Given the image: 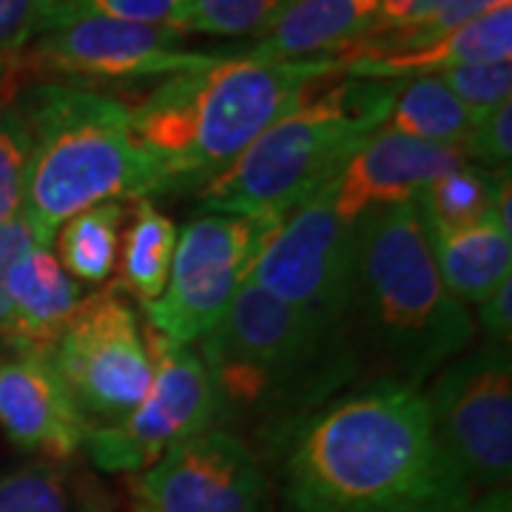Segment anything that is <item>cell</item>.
<instances>
[{
    "label": "cell",
    "mask_w": 512,
    "mask_h": 512,
    "mask_svg": "<svg viewBox=\"0 0 512 512\" xmlns=\"http://www.w3.org/2000/svg\"><path fill=\"white\" fill-rule=\"evenodd\" d=\"M430 239L441 279L461 305H481L512 276V234L493 217L456 231H430Z\"/></svg>",
    "instance_id": "d6986e66"
},
{
    "label": "cell",
    "mask_w": 512,
    "mask_h": 512,
    "mask_svg": "<svg viewBox=\"0 0 512 512\" xmlns=\"http://www.w3.org/2000/svg\"><path fill=\"white\" fill-rule=\"evenodd\" d=\"M18 100L32 126L20 214L37 245L52 248L60 225L86 208L165 194L163 168L137 143L120 100L72 83H40Z\"/></svg>",
    "instance_id": "277c9868"
},
{
    "label": "cell",
    "mask_w": 512,
    "mask_h": 512,
    "mask_svg": "<svg viewBox=\"0 0 512 512\" xmlns=\"http://www.w3.org/2000/svg\"><path fill=\"white\" fill-rule=\"evenodd\" d=\"M279 217L202 211L183 228L163 296L146 308L148 328L177 345H197L220 325Z\"/></svg>",
    "instance_id": "52a82bcc"
},
{
    "label": "cell",
    "mask_w": 512,
    "mask_h": 512,
    "mask_svg": "<svg viewBox=\"0 0 512 512\" xmlns=\"http://www.w3.org/2000/svg\"><path fill=\"white\" fill-rule=\"evenodd\" d=\"M49 362L92 430L126 419L154 379L146 333L120 288L86 296L49 350Z\"/></svg>",
    "instance_id": "ba28073f"
},
{
    "label": "cell",
    "mask_w": 512,
    "mask_h": 512,
    "mask_svg": "<svg viewBox=\"0 0 512 512\" xmlns=\"http://www.w3.org/2000/svg\"><path fill=\"white\" fill-rule=\"evenodd\" d=\"M495 171L464 163L421 191L419 205L430 231H456L490 217Z\"/></svg>",
    "instance_id": "603a6c76"
},
{
    "label": "cell",
    "mask_w": 512,
    "mask_h": 512,
    "mask_svg": "<svg viewBox=\"0 0 512 512\" xmlns=\"http://www.w3.org/2000/svg\"><path fill=\"white\" fill-rule=\"evenodd\" d=\"M126 228L123 202H103L74 214L57 231V262L74 282L103 285L120 262V239Z\"/></svg>",
    "instance_id": "44dd1931"
},
{
    "label": "cell",
    "mask_w": 512,
    "mask_h": 512,
    "mask_svg": "<svg viewBox=\"0 0 512 512\" xmlns=\"http://www.w3.org/2000/svg\"><path fill=\"white\" fill-rule=\"evenodd\" d=\"M197 350L217 390L220 424L325 399L353 373L350 333L245 282Z\"/></svg>",
    "instance_id": "8992f818"
},
{
    "label": "cell",
    "mask_w": 512,
    "mask_h": 512,
    "mask_svg": "<svg viewBox=\"0 0 512 512\" xmlns=\"http://www.w3.org/2000/svg\"><path fill=\"white\" fill-rule=\"evenodd\" d=\"M441 83L456 94L458 100L476 114L495 109L512 100V63H470L436 74Z\"/></svg>",
    "instance_id": "f546056e"
},
{
    "label": "cell",
    "mask_w": 512,
    "mask_h": 512,
    "mask_svg": "<svg viewBox=\"0 0 512 512\" xmlns=\"http://www.w3.org/2000/svg\"><path fill=\"white\" fill-rule=\"evenodd\" d=\"M0 512H94L63 461H32L0 476Z\"/></svg>",
    "instance_id": "cb8c5ba5"
},
{
    "label": "cell",
    "mask_w": 512,
    "mask_h": 512,
    "mask_svg": "<svg viewBox=\"0 0 512 512\" xmlns=\"http://www.w3.org/2000/svg\"><path fill=\"white\" fill-rule=\"evenodd\" d=\"M6 288L15 313V330L9 342L12 348L49 353L86 302L80 282H74L57 262L52 248L43 245H35L12 265Z\"/></svg>",
    "instance_id": "ac0fdd59"
},
{
    "label": "cell",
    "mask_w": 512,
    "mask_h": 512,
    "mask_svg": "<svg viewBox=\"0 0 512 512\" xmlns=\"http://www.w3.org/2000/svg\"><path fill=\"white\" fill-rule=\"evenodd\" d=\"M154 379L126 419L97 427L86 439L89 458L106 473H143L168 447L220 427L217 390L191 345L146 330Z\"/></svg>",
    "instance_id": "9c48e42d"
},
{
    "label": "cell",
    "mask_w": 512,
    "mask_h": 512,
    "mask_svg": "<svg viewBox=\"0 0 512 512\" xmlns=\"http://www.w3.org/2000/svg\"><path fill=\"white\" fill-rule=\"evenodd\" d=\"M265 470L245 441L214 427L168 447L137 481L134 512H265Z\"/></svg>",
    "instance_id": "4fadbf2b"
},
{
    "label": "cell",
    "mask_w": 512,
    "mask_h": 512,
    "mask_svg": "<svg viewBox=\"0 0 512 512\" xmlns=\"http://www.w3.org/2000/svg\"><path fill=\"white\" fill-rule=\"evenodd\" d=\"M177 239H180V231L171 217H165L154 202H137L134 217L128 222V228H123L120 271H123V285L143 305H151L163 296L174 251H177Z\"/></svg>",
    "instance_id": "7402d4cb"
},
{
    "label": "cell",
    "mask_w": 512,
    "mask_h": 512,
    "mask_svg": "<svg viewBox=\"0 0 512 512\" xmlns=\"http://www.w3.org/2000/svg\"><path fill=\"white\" fill-rule=\"evenodd\" d=\"M342 72L339 57L262 63L242 52L165 77L128 109L137 143L163 168L165 194L205 188L311 83Z\"/></svg>",
    "instance_id": "7a4b0ae2"
},
{
    "label": "cell",
    "mask_w": 512,
    "mask_h": 512,
    "mask_svg": "<svg viewBox=\"0 0 512 512\" xmlns=\"http://www.w3.org/2000/svg\"><path fill=\"white\" fill-rule=\"evenodd\" d=\"M461 154L470 165L484 171H504L512 160V100L484 111L473 131L461 143Z\"/></svg>",
    "instance_id": "4dcf8cb0"
},
{
    "label": "cell",
    "mask_w": 512,
    "mask_h": 512,
    "mask_svg": "<svg viewBox=\"0 0 512 512\" xmlns=\"http://www.w3.org/2000/svg\"><path fill=\"white\" fill-rule=\"evenodd\" d=\"M478 308V328L490 336L493 345H507L512 339V276L504 279Z\"/></svg>",
    "instance_id": "d6a6232c"
},
{
    "label": "cell",
    "mask_w": 512,
    "mask_h": 512,
    "mask_svg": "<svg viewBox=\"0 0 512 512\" xmlns=\"http://www.w3.org/2000/svg\"><path fill=\"white\" fill-rule=\"evenodd\" d=\"M470 501L413 384L384 379L293 424L282 512H458Z\"/></svg>",
    "instance_id": "6da1fadb"
},
{
    "label": "cell",
    "mask_w": 512,
    "mask_h": 512,
    "mask_svg": "<svg viewBox=\"0 0 512 512\" xmlns=\"http://www.w3.org/2000/svg\"><path fill=\"white\" fill-rule=\"evenodd\" d=\"M382 0H293L274 29L242 55L262 63L348 52L379 26Z\"/></svg>",
    "instance_id": "e0dca14e"
},
{
    "label": "cell",
    "mask_w": 512,
    "mask_h": 512,
    "mask_svg": "<svg viewBox=\"0 0 512 512\" xmlns=\"http://www.w3.org/2000/svg\"><path fill=\"white\" fill-rule=\"evenodd\" d=\"M458 512H512L510 487H501L493 493H484L481 498H473L467 507H461Z\"/></svg>",
    "instance_id": "e575fe53"
},
{
    "label": "cell",
    "mask_w": 512,
    "mask_h": 512,
    "mask_svg": "<svg viewBox=\"0 0 512 512\" xmlns=\"http://www.w3.org/2000/svg\"><path fill=\"white\" fill-rule=\"evenodd\" d=\"M32 165V126L20 100L0 103V225L18 217Z\"/></svg>",
    "instance_id": "4316f807"
},
{
    "label": "cell",
    "mask_w": 512,
    "mask_h": 512,
    "mask_svg": "<svg viewBox=\"0 0 512 512\" xmlns=\"http://www.w3.org/2000/svg\"><path fill=\"white\" fill-rule=\"evenodd\" d=\"M444 453L470 493L510 487L512 367L507 345H487L441 370L424 396Z\"/></svg>",
    "instance_id": "30bf717a"
},
{
    "label": "cell",
    "mask_w": 512,
    "mask_h": 512,
    "mask_svg": "<svg viewBox=\"0 0 512 512\" xmlns=\"http://www.w3.org/2000/svg\"><path fill=\"white\" fill-rule=\"evenodd\" d=\"M180 6H183V0H49L46 32L69 23V20L89 18V15L174 26Z\"/></svg>",
    "instance_id": "83f0119b"
},
{
    "label": "cell",
    "mask_w": 512,
    "mask_h": 512,
    "mask_svg": "<svg viewBox=\"0 0 512 512\" xmlns=\"http://www.w3.org/2000/svg\"><path fill=\"white\" fill-rule=\"evenodd\" d=\"M49 0H0V89L46 32Z\"/></svg>",
    "instance_id": "f1b7e54d"
},
{
    "label": "cell",
    "mask_w": 512,
    "mask_h": 512,
    "mask_svg": "<svg viewBox=\"0 0 512 512\" xmlns=\"http://www.w3.org/2000/svg\"><path fill=\"white\" fill-rule=\"evenodd\" d=\"M512 57V3L495 6L427 46L399 55L339 57L342 72L359 80H410L441 74L470 63H498Z\"/></svg>",
    "instance_id": "2e32d148"
},
{
    "label": "cell",
    "mask_w": 512,
    "mask_h": 512,
    "mask_svg": "<svg viewBox=\"0 0 512 512\" xmlns=\"http://www.w3.org/2000/svg\"><path fill=\"white\" fill-rule=\"evenodd\" d=\"M174 26L117 18H77L37 37L26 52L37 72L80 83H137L217 63L222 55L185 52Z\"/></svg>",
    "instance_id": "7c38bea8"
},
{
    "label": "cell",
    "mask_w": 512,
    "mask_h": 512,
    "mask_svg": "<svg viewBox=\"0 0 512 512\" xmlns=\"http://www.w3.org/2000/svg\"><path fill=\"white\" fill-rule=\"evenodd\" d=\"M0 424L12 444L49 461L74 458L92 433L49 353L32 348L0 356Z\"/></svg>",
    "instance_id": "5bb4252c"
},
{
    "label": "cell",
    "mask_w": 512,
    "mask_h": 512,
    "mask_svg": "<svg viewBox=\"0 0 512 512\" xmlns=\"http://www.w3.org/2000/svg\"><path fill=\"white\" fill-rule=\"evenodd\" d=\"M512 0H444L436 12H430L427 18L416 20L402 29H382V32H370L362 37L353 49L342 52L339 57L353 55H399V52H413L419 46H427L439 37L450 35L453 29L470 23V20L487 15L495 6H504Z\"/></svg>",
    "instance_id": "484cf974"
},
{
    "label": "cell",
    "mask_w": 512,
    "mask_h": 512,
    "mask_svg": "<svg viewBox=\"0 0 512 512\" xmlns=\"http://www.w3.org/2000/svg\"><path fill=\"white\" fill-rule=\"evenodd\" d=\"M464 163L461 148L436 146L379 128L336 177V211L348 222H356L373 208L416 200L427 185Z\"/></svg>",
    "instance_id": "9a60e30c"
},
{
    "label": "cell",
    "mask_w": 512,
    "mask_h": 512,
    "mask_svg": "<svg viewBox=\"0 0 512 512\" xmlns=\"http://www.w3.org/2000/svg\"><path fill=\"white\" fill-rule=\"evenodd\" d=\"M336 180L279 222L248 282L350 333L356 285V222L336 211Z\"/></svg>",
    "instance_id": "8fae6325"
},
{
    "label": "cell",
    "mask_w": 512,
    "mask_h": 512,
    "mask_svg": "<svg viewBox=\"0 0 512 512\" xmlns=\"http://www.w3.org/2000/svg\"><path fill=\"white\" fill-rule=\"evenodd\" d=\"M481 114L470 111L436 74L399 80V92L384 128L404 137L461 148Z\"/></svg>",
    "instance_id": "ffe728a7"
},
{
    "label": "cell",
    "mask_w": 512,
    "mask_h": 512,
    "mask_svg": "<svg viewBox=\"0 0 512 512\" xmlns=\"http://www.w3.org/2000/svg\"><path fill=\"white\" fill-rule=\"evenodd\" d=\"M293 0H183L174 29L183 35L262 37Z\"/></svg>",
    "instance_id": "d4e9b609"
},
{
    "label": "cell",
    "mask_w": 512,
    "mask_h": 512,
    "mask_svg": "<svg viewBox=\"0 0 512 512\" xmlns=\"http://www.w3.org/2000/svg\"><path fill=\"white\" fill-rule=\"evenodd\" d=\"M37 245L35 234L29 228V222L23 214L12 217L9 222L0 225V339L12 342V330H15V313H12V299H9V271L26 251H32Z\"/></svg>",
    "instance_id": "1f68e13d"
},
{
    "label": "cell",
    "mask_w": 512,
    "mask_h": 512,
    "mask_svg": "<svg viewBox=\"0 0 512 512\" xmlns=\"http://www.w3.org/2000/svg\"><path fill=\"white\" fill-rule=\"evenodd\" d=\"M353 322L387 379L413 387L470 345L476 325L441 279L419 200L356 220Z\"/></svg>",
    "instance_id": "3957f363"
},
{
    "label": "cell",
    "mask_w": 512,
    "mask_h": 512,
    "mask_svg": "<svg viewBox=\"0 0 512 512\" xmlns=\"http://www.w3.org/2000/svg\"><path fill=\"white\" fill-rule=\"evenodd\" d=\"M328 77L311 83L231 168L202 188V211L285 220L342 174L367 137L384 128L399 83L353 77L325 86Z\"/></svg>",
    "instance_id": "5b68a950"
},
{
    "label": "cell",
    "mask_w": 512,
    "mask_h": 512,
    "mask_svg": "<svg viewBox=\"0 0 512 512\" xmlns=\"http://www.w3.org/2000/svg\"><path fill=\"white\" fill-rule=\"evenodd\" d=\"M444 0H382L379 3V26L373 32L382 29H402L416 20L427 18L430 12H436Z\"/></svg>",
    "instance_id": "836d02e7"
}]
</instances>
